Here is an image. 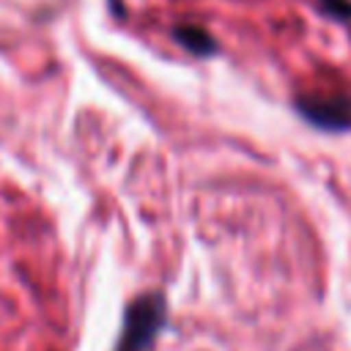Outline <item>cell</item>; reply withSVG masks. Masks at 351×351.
Segmentation results:
<instances>
[{"label": "cell", "instance_id": "1", "mask_svg": "<svg viewBox=\"0 0 351 351\" xmlns=\"http://www.w3.org/2000/svg\"><path fill=\"white\" fill-rule=\"evenodd\" d=\"M167 324V299L159 291L140 293L126 304L115 351H151Z\"/></svg>", "mask_w": 351, "mask_h": 351}, {"label": "cell", "instance_id": "2", "mask_svg": "<svg viewBox=\"0 0 351 351\" xmlns=\"http://www.w3.org/2000/svg\"><path fill=\"white\" fill-rule=\"evenodd\" d=\"M293 107L304 123L321 132L351 129V99L348 96H299Z\"/></svg>", "mask_w": 351, "mask_h": 351}, {"label": "cell", "instance_id": "3", "mask_svg": "<svg viewBox=\"0 0 351 351\" xmlns=\"http://www.w3.org/2000/svg\"><path fill=\"white\" fill-rule=\"evenodd\" d=\"M173 38H176L189 55H195V58H208V55L217 52L214 36H211L208 30L197 27V25H178V27H173Z\"/></svg>", "mask_w": 351, "mask_h": 351}, {"label": "cell", "instance_id": "4", "mask_svg": "<svg viewBox=\"0 0 351 351\" xmlns=\"http://www.w3.org/2000/svg\"><path fill=\"white\" fill-rule=\"evenodd\" d=\"M321 3V11L332 19H340V22H348L351 19V0H318Z\"/></svg>", "mask_w": 351, "mask_h": 351}]
</instances>
